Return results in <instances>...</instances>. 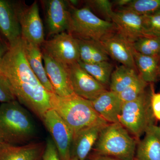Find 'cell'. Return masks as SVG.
I'll return each instance as SVG.
<instances>
[{
    "label": "cell",
    "instance_id": "6da1fadb",
    "mask_svg": "<svg viewBox=\"0 0 160 160\" xmlns=\"http://www.w3.org/2000/svg\"><path fill=\"white\" fill-rule=\"evenodd\" d=\"M0 73L8 81L17 100L42 121L52 109V93L47 91L33 73L26 60L21 39L10 46L0 62Z\"/></svg>",
    "mask_w": 160,
    "mask_h": 160
},
{
    "label": "cell",
    "instance_id": "7a4b0ae2",
    "mask_svg": "<svg viewBox=\"0 0 160 160\" xmlns=\"http://www.w3.org/2000/svg\"><path fill=\"white\" fill-rule=\"evenodd\" d=\"M37 134L31 115L17 100L0 106V144L23 145L33 142Z\"/></svg>",
    "mask_w": 160,
    "mask_h": 160
},
{
    "label": "cell",
    "instance_id": "3957f363",
    "mask_svg": "<svg viewBox=\"0 0 160 160\" xmlns=\"http://www.w3.org/2000/svg\"><path fill=\"white\" fill-rule=\"evenodd\" d=\"M50 104L52 109H54L69 126L73 135L89 126L109 123L95 111L90 101L75 94L61 97L52 93Z\"/></svg>",
    "mask_w": 160,
    "mask_h": 160
},
{
    "label": "cell",
    "instance_id": "277c9868",
    "mask_svg": "<svg viewBox=\"0 0 160 160\" xmlns=\"http://www.w3.org/2000/svg\"><path fill=\"white\" fill-rule=\"evenodd\" d=\"M137 143L121 123H109L101 130L94 150L98 155L134 160Z\"/></svg>",
    "mask_w": 160,
    "mask_h": 160
},
{
    "label": "cell",
    "instance_id": "5b68a950",
    "mask_svg": "<svg viewBox=\"0 0 160 160\" xmlns=\"http://www.w3.org/2000/svg\"><path fill=\"white\" fill-rule=\"evenodd\" d=\"M154 91L153 85L148 88L137 98L123 103L119 122L127 131L139 138L150 126L155 124L151 106V97Z\"/></svg>",
    "mask_w": 160,
    "mask_h": 160
},
{
    "label": "cell",
    "instance_id": "8992f818",
    "mask_svg": "<svg viewBox=\"0 0 160 160\" xmlns=\"http://www.w3.org/2000/svg\"><path fill=\"white\" fill-rule=\"evenodd\" d=\"M72 9L67 32L76 38L99 42L117 30L113 23L99 18L87 6Z\"/></svg>",
    "mask_w": 160,
    "mask_h": 160
},
{
    "label": "cell",
    "instance_id": "52a82bcc",
    "mask_svg": "<svg viewBox=\"0 0 160 160\" xmlns=\"http://www.w3.org/2000/svg\"><path fill=\"white\" fill-rule=\"evenodd\" d=\"M42 46V51L64 66L80 61L78 41L69 32H64L53 36Z\"/></svg>",
    "mask_w": 160,
    "mask_h": 160
},
{
    "label": "cell",
    "instance_id": "ba28073f",
    "mask_svg": "<svg viewBox=\"0 0 160 160\" xmlns=\"http://www.w3.org/2000/svg\"><path fill=\"white\" fill-rule=\"evenodd\" d=\"M51 135L61 160H70L73 134L69 126L54 109L46 112L42 120Z\"/></svg>",
    "mask_w": 160,
    "mask_h": 160
},
{
    "label": "cell",
    "instance_id": "9c48e42d",
    "mask_svg": "<svg viewBox=\"0 0 160 160\" xmlns=\"http://www.w3.org/2000/svg\"><path fill=\"white\" fill-rule=\"evenodd\" d=\"M66 66L75 94L91 101L108 90L82 68L78 62Z\"/></svg>",
    "mask_w": 160,
    "mask_h": 160
},
{
    "label": "cell",
    "instance_id": "30bf717a",
    "mask_svg": "<svg viewBox=\"0 0 160 160\" xmlns=\"http://www.w3.org/2000/svg\"><path fill=\"white\" fill-rule=\"evenodd\" d=\"M19 18L22 38L38 46H42L45 41V33L37 2H34L26 7L20 4Z\"/></svg>",
    "mask_w": 160,
    "mask_h": 160
},
{
    "label": "cell",
    "instance_id": "8fae6325",
    "mask_svg": "<svg viewBox=\"0 0 160 160\" xmlns=\"http://www.w3.org/2000/svg\"><path fill=\"white\" fill-rule=\"evenodd\" d=\"M19 5V3L14 1L0 0V34L9 47L22 39Z\"/></svg>",
    "mask_w": 160,
    "mask_h": 160
},
{
    "label": "cell",
    "instance_id": "7c38bea8",
    "mask_svg": "<svg viewBox=\"0 0 160 160\" xmlns=\"http://www.w3.org/2000/svg\"><path fill=\"white\" fill-rule=\"evenodd\" d=\"M99 42L108 56L122 65L138 72L132 43L117 30L104 37Z\"/></svg>",
    "mask_w": 160,
    "mask_h": 160
},
{
    "label": "cell",
    "instance_id": "4fadbf2b",
    "mask_svg": "<svg viewBox=\"0 0 160 160\" xmlns=\"http://www.w3.org/2000/svg\"><path fill=\"white\" fill-rule=\"evenodd\" d=\"M111 22L117 31L132 43L140 38L147 37L145 33L143 16L124 9L114 11Z\"/></svg>",
    "mask_w": 160,
    "mask_h": 160
},
{
    "label": "cell",
    "instance_id": "5bb4252c",
    "mask_svg": "<svg viewBox=\"0 0 160 160\" xmlns=\"http://www.w3.org/2000/svg\"><path fill=\"white\" fill-rule=\"evenodd\" d=\"M46 12L48 35L53 36L68 30L70 10L67 1L46 0L42 1Z\"/></svg>",
    "mask_w": 160,
    "mask_h": 160
},
{
    "label": "cell",
    "instance_id": "9a60e30c",
    "mask_svg": "<svg viewBox=\"0 0 160 160\" xmlns=\"http://www.w3.org/2000/svg\"><path fill=\"white\" fill-rule=\"evenodd\" d=\"M42 52L45 70L54 93L61 97L74 94L66 66L57 62L44 52Z\"/></svg>",
    "mask_w": 160,
    "mask_h": 160
},
{
    "label": "cell",
    "instance_id": "2e32d148",
    "mask_svg": "<svg viewBox=\"0 0 160 160\" xmlns=\"http://www.w3.org/2000/svg\"><path fill=\"white\" fill-rule=\"evenodd\" d=\"M90 102L95 111L107 122H119L123 103L118 93L108 90Z\"/></svg>",
    "mask_w": 160,
    "mask_h": 160
},
{
    "label": "cell",
    "instance_id": "e0dca14e",
    "mask_svg": "<svg viewBox=\"0 0 160 160\" xmlns=\"http://www.w3.org/2000/svg\"><path fill=\"white\" fill-rule=\"evenodd\" d=\"M109 123L96 124L84 128L73 135L71 157L86 160L96 142L101 130Z\"/></svg>",
    "mask_w": 160,
    "mask_h": 160
},
{
    "label": "cell",
    "instance_id": "ac0fdd59",
    "mask_svg": "<svg viewBox=\"0 0 160 160\" xmlns=\"http://www.w3.org/2000/svg\"><path fill=\"white\" fill-rule=\"evenodd\" d=\"M46 142H33L23 145L0 144V160H42Z\"/></svg>",
    "mask_w": 160,
    "mask_h": 160
},
{
    "label": "cell",
    "instance_id": "d6986e66",
    "mask_svg": "<svg viewBox=\"0 0 160 160\" xmlns=\"http://www.w3.org/2000/svg\"><path fill=\"white\" fill-rule=\"evenodd\" d=\"M144 134L138 143L134 160H160V126H150Z\"/></svg>",
    "mask_w": 160,
    "mask_h": 160
},
{
    "label": "cell",
    "instance_id": "ffe728a7",
    "mask_svg": "<svg viewBox=\"0 0 160 160\" xmlns=\"http://www.w3.org/2000/svg\"><path fill=\"white\" fill-rule=\"evenodd\" d=\"M23 41L26 60L32 70L45 89L50 93H54L43 65L42 52L40 46Z\"/></svg>",
    "mask_w": 160,
    "mask_h": 160
},
{
    "label": "cell",
    "instance_id": "44dd1931",
    "mask_svg": "<svg viewBox=\"0 0 160 160\" xmlns=\"http://www.w3.org/2000/svg\"><path fill=\"white\" fill-rule=\"evenodd\" d=\"M134 62L138 72L144 81L153 84L158 79L160 58L141 54L134 49Z\"/></svg>",
    "mask_w": 160,
    "mask_h": 160
},
{
    "label": "cell",
    "instance_id": "7402d4cb",
    "mask_svg": "<svg viewBox=\"0 0 160 160\" xmlns=\"http://www.w3.org/2000/svg\"><path fill=\"white\" fill-rule=\"evenodd\" d=\"M78 39L80 61L88 64H94L109 61V56L99 42Z\"/></svg>",
    "mask_w": 160,
    "mask_h": 160
},
{
    "label": "cell",
    "instance_id": "603a6c76",
    "mask_svg": "<svg viewBox=\"0 0 160 160\" xmlns=\"http://www.w3.org/2000/svg\"><path fill=\"white\" fill-rule=\"evenodd\" d=\"M138 77V72L121 65L117 67L112 73L109 90L119 93L130 86Z\"/></svg>",
    "mask_w": 160,
    "mask_h": 160
},
{
    "label": "cell",
    "instance_id": "cb8c5ba5",
    "mask_svg": "<svg viewBox=\"0 0 160 160\" xmlns=\"http://www.w3.org/2000/svg\"><path fill=\"white\" fill-rule=\"evenodd\" d=\"M78 63L82 68L99 82L107 88L109 87L112 73L113 71V66L111 63L105 61L94 64H88L79 61Z\"/></svg>",
    "mask_w": 160,
    "mask_h": 160
},
{
    "label": "cell",
    "instance_id": "d4e9b609",
    "mask_svg": "<svg viewBox=\"0 0 160 160\" xmlns=\"http://www.w3.org/2000/svg\"><path fill=\"white\" fill-rule=\"evenodd\" d=\"M132 45L134 50L141 54L160 58V37H143Z\"/></svg>",
    "mask_w": 160,
    "mask_h": 160
},
{
    "label": "cell",
    "instance_id": "484cf974",
    "mask_svg": "<svg viewBox=\"0 0 160 160\" xmlns=\"http://www.w3.org/2000/svg\"><path fill=\"white\" fill-rule=\"evenodd\" d=\"M124 9L140 15L151 14L160 11V0H130Z\"/></svg>",
    "mask_w": 160,
    "mask_h": 160
},
{
    "label": "cell",
    "instance_id": "4316f807",
    "mask_svg": "<svg viewBox=\"0 0 160 160\" xmlns=\"http://www.w3.org/2000/svg\"><path fill=\"white\" fill-rule=\"evenodd\" d=\"M149 84L146 82L139 75V77L130 86L124 89L119 96L123 103L131 102L137 98L148 88Z\"/></svg>",
    "mask_w": 160,
    "mask_h": 160
},
{
    "label": "cell",
    "instance_id": "83f0119b",
    "mask_svg": "<svg viewBox=\"0 0 160 160\" xmlns=\"http://www.w3.org/2000/svg\"><path fill=\"white\" fill-rule=\"evenodd\" d=\"M147 37H160V11L143 15Z\"/></svg>",
    "mask_w": 160,
    "mask_h": 160
},
{
    "label": "cell",
    "instance_id": "f1b7e54d",
    "mask_svg": "<svg viewBox=\"0 0 160 160\" xmlns=\"http://www.w3.org/2000/svg\"><path fill=\"white\" fill-rule=\"evenodd\" d=\"M86 3L87 7L99 12L106 21L111 22V17L114 12L112 3L107 0H91L86 1Z\"/></svg>",
    "mask_w": 160,
    "mask_h": 160
},
{
    "label": "cell",
    "instance_id": "f546056e",
    "mask_svg": "<svg viewBox=\"0 0 160 160\" xmlns=\"http://www.w3.org/2000/svg\"><path fill=\"white\" fill-rule=\"evenodd\" d=\"M17 100L11 86L5 78L0 73V102H9Z\"/></svg>",
    "mask_w": 160,
    "mask_h": 160
},
{
    "label": "cell",
    "instance_id": "4dcf8cb0",
    "mask_svg": "<svg viewBox=\"0 0 160 160\" xmlns=\"http://www.w3.org/2000/svg\"><path fill=\"white\" fill-rule=\"evenodd\" d=\"M42 160H61L56 146L51 138H48L46 141Z\"/></svg>",
    "mask_w": 160,
    "mask_h": 160
},
{
    "label": "cell",
    "instance_id": "1f68e13d",
    "mask_svg": "<svg viewBox=\"0 0 160 160\" xmlns=\"http://www.w3.org/2000/svg\"><path fill=\"white\" fill-rule=\"evenodd\" d=\"M151 106L156 120L160 121V92H152L151 97Z\"/></svg>",
    "mask_w": 160,
    "mask_h": 160
},
{
    "label": "cell",
    "instance_id": "d6a6232c",
    "mask_svg": "<svg viewBox=\"0 0 160 160\" xmlns=\"http://www.w3.org/2000/svg\"><path fill=\"white\" fill-rule=\"evenodd\" d=\"M9 49V44L0 36V62Z\"/></svg>",
    "mask_w": 160,
    "mask_h": 160
},
{
    "label": "cell",
    "instance_id": "836d02e7",
    "mask_svg": "<svg viewBox=\"0 0 160 160\" xmlns=\"http://www.w3.org/2000/svg\"><path fill=\"white\" fill-rule=\"evenodd\" d=\"M130 0H119L114 2L117 6L120 7L119 9L124 8L130 2Z\"/></svg>",
    "mask_w": 160,
    "mask_h": 160
},
{
    "label": "cell",
    "instance_id": "e575fe53",
    "mask_svg": "<svg viewBox=\"0 0 160 160\" xmlns=\"http://www.w3.org/2000/svg\"><path fill=\"white\" fill-rule=\"evenodd\" d=\"M91 160H120L115 158L104 156L97 155L91 159Z\"/></svg>",
    "mask_w": 160,
    "mask_h": 160
},
{
    "label": "cell",
    "instance_id": "d590c367",
    "mask_svg": "<svg viewBox=\"0 0 160 160\" xmlns=\"http://www.w3.org/2000/svg\"><path fill=\"white\" fill-rule=\"evenodd\" d=\"M158 79H160V62L158 68Z\"/></svg>",
    "mask_w": 160,
    "mask_h": 160
},
{
    "label": "cell",
    "instance_id": "8d00e7d4",
    "mask_svg": "<svg viewBox=\"0 0 160 160\" xmlns=\"http://www.w3.org/2000/svg\"><path fill=\"white\" fill-rule=\"evenodd\" d=\"M78 160V159L76 157H72L71 158V160Z\"/></svg>",
    "mask_w": 160,
    "mask_h": 160
}]
</instances>
